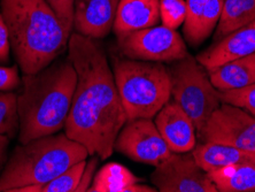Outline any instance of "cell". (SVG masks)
I'll use <instances>...</instances> for the list:
<instances>
[{"label": "cell", "instance_id": "cell-17", "mask_svg": "<svg viewBox=\"0 0 255 192\" xmlns=\"http://www.w3.org/2000/svg\"><path fill=\"white\" fill-rule=\"evenodd\" d=\"M208 75L221 92L255 84V53L223 63L209 70Z\"/></svg>", "mask_w": 255, "mask_h": 192}, {"label": "cell", "instance_id": "cell-15", "mask_svg": "<svg viewBox=\"0 0 255 192\" xmlns=\"http://www.w3.org/2000/svg\"><path fill=\"white\" fill-rule=\"evenodd\" d=\"M160 21V0H120L113 30L118 38L154 27Z\"/></svg>", "mask_w": 255, "mask_h": 192}, {"label": "cell", "instance_id": "cell-4", "mask_svg": "<svg viewBox=\"0 0 255 192\" xmlns=\"http://www.w3.org/2000/svg\"><path fill=\"white\" fill-rule=\"evenodd\" d=\"M88 150L66 134L20 143L0 176V192H36L71 166L86 159Z\"/></svg>", "mask_w": 255, "mask_h": 192}, {"label": "cell", "instance_id": "cell-26", "mask_svg": "<svg viewBox=\"0 0 255 192\" xmlns=\"http://www.w3.org/2000/svg\"><path fill=\"white\" fill-rule=\"evenodd\" d=\"M22 80L18 75L17 66H0V91L9 92L21 88Z\"/></svg>", "mask_w": 255, "mask_h": 192}, {"label": "cell", "instance_id": "cell-11", "mask_svg": "<svg viewBox=\"0 0 255 192\" xmlns=\"http://www.w3.org/2000/svg\"><path fill=\"white\" fill-rule=\"evenodd\" d=\"M154 122L171 152H190L196 148V126L176 101H168L154 116Z\"/></svg>", "mask_w": 255, "mask_h": 192}, {"label": "cell", "instance_id": "cell-6", "mask_svg": "<svg viewBox=\"0 0 255 192\" xmlns=\"http://www.w3.org/2000/svg\"><path fill=\"white\" fill-rule=\"evenodd\" d=\"M168 69L171 99L190 116L199 133L213 112L222 104L220 91L213 85L205 67L191 54L174 61Z\"/></svg>", "mask_w": 255, "mask_h": 192}, {"label": "cell", "instance_id": "cell-2", "mask_svg": "<svg viewBox=\"0 0 255 192\" xmlns=\"http://www.w3.org/2000/svg\"><path fill=\"white\" fill-rule=\"evenodd\" d=\"M76 84L77 73L69 59L24 74L17 93L18 142L23 144L65 129Z\"/></svg>", "mask_w": 255, "mask_h": 192}, {"label": "cell", "instance_id": "cell-24", "mask_svg": "<svg viewBox=\"0 0 255 192\" xmlns=\"http://www.w3.org/2000/svg\"><path fill=\"white\" fill-rule=\"evenodd\" d=\"M220 98L222 103L234 105L255 116V84L242 89L220 91Z\"/></svg>", "mask_w": 255, "mask_h": 192}, {"label": "cell", "instance_id": "cell-23", "mask_svg": "<svg viewBox=\"0 0 255 192\" xmlns=\"http://www.w3.org/2000/svg\"><path fill=\"white\" fill-rule=\"evenodd\" d=\"M185 0H160V20L164 27L176 30L185 21Z\"/></svg>", "mask_w": 255, "mask_h": 192}, {"label": "cell", "instance_id": "cell-19", "mask_svg": "<svg viewBox=\"0 0 255 192\" xmlns=\"http://www.w3.org/2000/svg\"><path fill=\"white\" fill-rule=\"evenodd\" d=\"M220 192H255V166L231 164L207 172Z\"/></svg>", "mask_w": 255, "mask_h": 192}, {"label": "cell", "instance_id": "cell-13", "mask_svg": "<svg viewBox=\"0 0 255 192\" xmlns=\"http://www.w3.org/2000/svg\"><path fill=\"white\" fill-rule=\"evenodd\" d=\"M255 53V21L221 38L198 54L197 60L209 71L231 60Z\"/></svg>", "mask_w": 255, "mask_h": 192}, {"label": "cell", "instance_id": "cell-7", "mask_svg": "<svg viewBox=\"0 0 255 192\" xmlns=\"http://www.w3.org/2000/svg\"><path fill=\"white\" fill-rule=\"evenodd\" d=\"M127 58L153 62H174L189 54L182 36L164 25L138 30L118 38Z\"/></svg>", "mask_w": 255, "mask_h": 192}, {"label": "cell", "instance_id": "cell-8", "mask_svg": "<svg viewBox=\"0 0 255 192\" xmlns=\"http://www.w3.org/2000/svg\"><path fill=\"white\" fill-rule=\"evenodd\" d=\"M198 135L204 143H219L255 153V116L234 105L221 104Z\"/></svg>", "mask_w": 255, "mask_h": 192}, {"label": "cell", "instance_id": "cell-3", "mask_svg": "<svg viewBox=\"0 0 255 192\" xmlns=\"http://www.w3.org/2000/svg\"><path fill=\"white\" fill-rule=\"evenodd\" d=\"M10 47L23 74H35L68 48L70 35L46 0H0Z\"/></svg>", "mask_w": 255, "mask_h": 192}, {"label": "cell", "instance_id": "cell-9", "mask_svg": "<svg viewBox=\"0 0 255 192\" xmlns=\"http://www.w3.org/2000/svg\"><path fill=\"white\" fill-rule=\"evenodd\" d=\"M114 150L136 163L153 167L172 153L152 119L128 120L115 139Z\"/></svg>", "mask_w": 255, "mask_h": 192}, {"label": "cell", "instance_id": "cell-5", "mask_svg": "<svg viewBox=\"0 0 255 192\" xmlns=\"http://www.w3.org/2000/svg\"><path fill=\"white\" fill-rule=\"evenodd\" d=\"M113 74L128 120L153 119L171 99V81L162 62L115 59Z\"/></svg>", "mask_w": 255, "mask_h": 192}, {"label": "cell", "instance_id": "cell-1", "mask_svg": "<svg viewBox=\"0 0 255 192\" xmlns=\"http://www.w3.org/2000/svg\"><path fill=\"white\" fill-rule=\"evenodd\" d=\"M68 59L77 84L65 134L83 144L90 156L108 159L128 118L106 53L97 39L76 32L68 41Z\"/></svg>", "mask_w": 255, "mask_h": 192}, {"label": "cell", "instance_id": "cell-16", "mask_svg": "<svg viewBox=\"0 0 255 192\" xmlns=\"http://www.w3.org/2000/svg\"><path fill=\"white\" fill-rule=\"evenodd\" d=\"M138 178L123 165L110 163L95 175L90 192H155L156 188L139 184Z\"/></svg>", "mask_w": 255, "mask_h": 192}, {"label": "cell", "instance_id": "cell-12", "mask_svg": "<svg viewBox=\"0 0 255 192\" xmlns=\"http://www.w3.org/2000/svg\"><path fill=\"white\" fill-rule=\"evenodd\" d=\"M120 0H75L74 29L93 39L106 37L113 29Z\"/></svg>", "mask_w": 255, "mask_h": 192}, {"label": "cell", "instance_id": "cell-22", "mask_svg": "<svg viewBox=\"0 0 255 192\" xmlns=\"http://www.w3.org/2000/svg\"><path fill=\"white\" fill-rule=\"evenodd\" d=\"M85 165V160L75 164L50 182L37 188L36 192H76Z\"/></svg>", "mask_w": 255, "mask_h": 192}, {"label": "cell", "instance_id": "cell-27", "mask_svg": "<svg viewBox=\"0 0 255 192\" xmlns=\"http://www.w3.org/2000/svg\"><path fill=\"white\" fill-rule=\"evenodd\" d=\"M10 50L12 47H10L8 28H7L6 21L0 8V62L6 63L8 61Z\"/></svg>", "mask_w": 255, "mask_h": 192}, {"label": "cell", "instance_id": "cell-10", "mask_svg": "<svg viewBox=\"0 0 255 192\" xmlns=\"http://www.w3.org/2000/svg\"><path fill=\"white\" fill-rule=\"evenodd\" d=\"M151 181L161 192H217L207 172L194 159L192 151L172 152L156 166Z\"/></svg>", "mask_w": 255, "mask_h": 192}, {"label": "cell", "instance_id": "cell-20", "mask_svg": "<svg viewBox=\"0 0 255 192\" xmlns=\"http://www.w3.org/2000/svg\"><path fill=\"white\" fill-rule=\"evenodd\" d=\"M253 21H255V0H224L216 25V38H223Z\"/></svg>", "mask_w": 255, "mask_h": 192}, {"label": "cell", "instance_id": "cell-18", "mask_svg": "<svg viewBox=\"0 0 255 192\" xmlns=\"http://www.w3.org/2000/svg\"><path fill=\"white\" fill-rule=\"evenodd\" d=\"M192 153L198 165L205 172H211L231 164L255 166V153L219 143L207 142L196 145Z\"/></svg>", "mask_w": 255, "mask_h": 192}, {"label": "cell", "instance_id": "cell-21", "mask_svg": "<svg viewBox=\"0 0 255 192\" xmlns=\"http://www.w3.org/2000/svg\"><path fill=\"white\" fill-rule=\"evenodd\" d=\"M18 129L17 95L13 91H0V135H5L12 139L18 135Z\"/></svg>", "mask_w": 255, "mask_h": 192}, {"label": "cell", "instance_id": "cell-14", "mask_svg": "<svg viewBox=\"0 0 255 192\" xmlns=\"http://www.w3.org/2000/svg\"><path fill=\"white\" fill-rule=\"evenodd\" d=\"M183 32L187 43L198 46L212 35L219 23L224 0H185Z\"/></svg>", "mask_w": 255, "mask_h": 192}, {"label": "cell", "instance_id": "cell-25", "mask_svg": "<svg viewBox=\"0 0 255 192\" xmlns=\"http://www.w3.org/2000/svg\"><path fill=\"white\" fill-rule=\"evenodd\" d=\"M46 1L57 14L67 31L71 33L74 28L75 0H46Z\"/></svg>", "mask_w": 255, "mask_h": 192}, {"label": "cell", "instance_id": "cell-29", "mask_svg": "<svg viewBox=\"0 0 255 192\" xmlns=\"http://www.w3.org/2000/svg\"><path fill=\"white\" fill-rule=\"evenodd\" d=\"M10 138L5 136V135H0V176L5 168L7 160H8V146H9Z\"/></svg>", "mask_w": 255, "mask_h": 192}, {"label": "cell", "instance_id": "cell-28", "mask_svg": "<svg viewBox=\"0 0 255 192\" xmlns=\"http://www.w3.org/2000/svg\"><path fill=\"white\" fill-rule=\"evenodd\" d=\"M100 158L98 156H92L91 160L88 161L85 165V168L83 171V174H82V178L80 181V184H78L76 192H84L88 191L89 188L91 187L92 181L95 179V172L97 169V165H98Z\"/></svg>", "mask_w": 255, "mask_h": 192}]
</instances>
